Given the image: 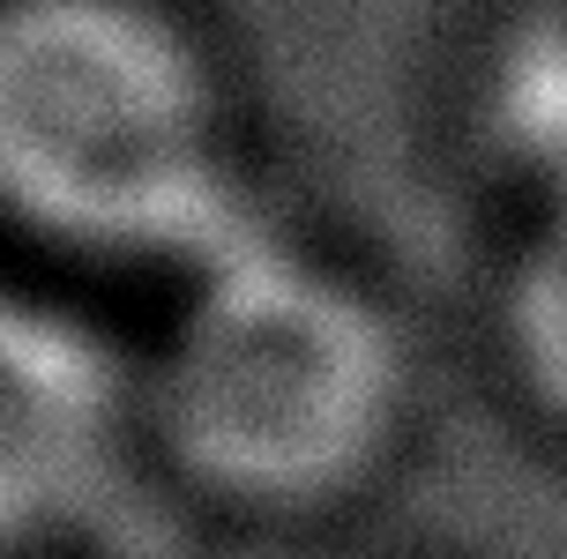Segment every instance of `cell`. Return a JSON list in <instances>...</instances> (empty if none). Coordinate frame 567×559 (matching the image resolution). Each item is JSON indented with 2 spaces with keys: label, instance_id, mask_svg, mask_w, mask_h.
<instances>
[{
  "label": "cell",
  "instance_id": "cell-1",
  "mask_svg": "<svg viewBox=\"0 0 567 559\" xmlns=\"http://www.w3.org/2000/svg\"><path fill=\"white\" fill-rule=\"evenodd\" d=\"M0 217L179 283L277 231L225 75L165 0H0Z\"/></svg>",
  "mask_w": 567,
  "mask_h": 559
},
{
  "label": "cell",
  "instance_id": "cell-2",
  "mask_svg": "<svg viewBox=\"0 0 567 559\" xmlns=\"http://www.w3.org/2000/svg\"><path fill=\"white\" fill-rule=\"evenodd\" d=\"M403 395L396 321L343 269L261 231L187 277L142 403L202 485L255 507H307L389 455Z\"/></svg>",
  "mask_w": 567,
  "mask_h": 559
},
{
  "label": "cell",
  "instance_id": "cell-3",
  "mask_svg": "<svg viewBox=\"0 0 567 559\" xmlns=\"http://www.w3.org/2000/svg\"><path fill=\"white\" fill-rule=\"evenodd\" d=\"M150 403L83 313L0 283V552L90 522L120 493Z\"/></svg>",
  "mask_w": 567,
  "mask_h": 559
},
{
  "label": "cell",
  "instance_id": "cell-4",
  "mask_svg": "<svg viewBox=\"0 0 567 559\" xmlns=\"http://www.w3.org/2000/svg\"><path fill=\"white\" fill-rule=\"evenodd\" d=\"M485 127L545 201L567 195V0H530L501 30L485 60Z\"/></svg>",
  "mask_w": 567,
  "mask_h": 559
},
{
  "label": "cell",
  "instance_id": "cell-5",
  "mask_svg": "<svg viewBox=\"0 0 567 559\" xmlns=\"http://www.w3.org/2000/svg\"><path fill=\"white\" fill-rule=\"evenodd\" d=\"M508 351L545 411L567 425V195H553L508 269Z\"/></svg>",
  "mask_w": 567,
  "mask_h": 559
}]
</instances>
